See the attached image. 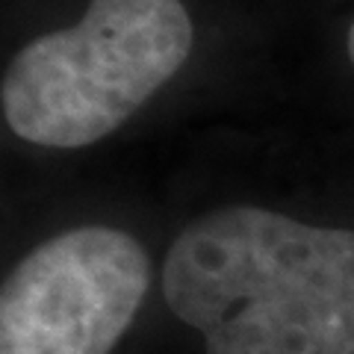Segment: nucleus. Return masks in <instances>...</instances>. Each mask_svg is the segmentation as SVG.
Listing matches in <instances>:
<instances>
[{"label": "nucleus", "instance_id": "1", "mask_svg": "<svg viewBox=\"0 0 354 354\" xmlns=\"http://www.w3.org/2000/svg\"><path fill=\"white\" fill-rule=\"evenodd\" d=\"M162 295L207 354H354V230L213 209L174 239Z\"/></svg>", "mask_w": 354, "mask_h": 354}, {"label": "nucleus", "instance_id": "4", "mask_svg": "<svg viewBox=\"0 0 354 354\" xmlns=\"http://www.w3.org/2000/svg\"><path fill=\"white\" fill-rule=\"evenodd\" d=\"M348 57H351V62H354V24H351V30H348Z\"/></svg>", "mask_w": 354, "mask_h": 354}, {"label": "nucleus", "instance_id": "2", "mask_svg": "<svg viewBox=\"0 0 354 354\" xmlns=\"http://www.w3.org/2000/svg\"><path fill=\"white\" fill-rule=\"evenodd\" d=\"M180 0H92L80 24L24 44L3 74V118L41 148H86L118 130L183 68Z\"/></svg>", "mask_w": 354, "mask_h": 354}, {"label": "nucleus", "instance_id": "3", "mask_svg": "<svg viewBox=\"0 0 354 354\" xmlns=\"http://www.w3.org/2000/svg\"><path fill=\"white\" fill-rule=\"evenodd\" d=\"M148 281V254L124 230H65L32 248L3 281L0 354H109Z\"/></svg>", "mask_w": 354, "mask_h": 354}]
</instances>
